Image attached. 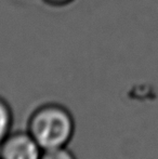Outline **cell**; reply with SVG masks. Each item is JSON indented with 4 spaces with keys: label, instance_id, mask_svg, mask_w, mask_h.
Masks as SVG:
<instances>
[{
    "label": "cell",
    "instance_id": "obj_1",
    "mask_svg": "<svg viewBox=\"0 0 158 159\" xmlns=\"http://www.w3.org/2000/svg\"><path fill=\"white\" fill-rule=\"evenodd\" d=\"M75 132V121L70 111L59 104H46L32 114L28 133L42 151L64 147Z\"/></svg>",
    "mask_w": 158,
    "mask_h": 159
},
{
    "label": "cell",
    "instance_id": "obj_2",
    "mask_svg": "<svg viewBox=\"0 0 158 159\" xmlns=\"http://www.w3.org/2000/svg\"><path fill=\"white\" fill-rule=\"evenodd\" d=\"M42 148L27 132L9 134L0 143V159H40Z\"/></svg>",
    "mask_w": 158,
    "mask_h": 159
},
{
    "label": "cell",
    "instance_id": "obj_3",
    "mask_svg": "<svg viewBox=\"0 0 158 159\" xmlns=\"http://www.w3.org/2000/svg\"><path fill=\"white\" fill-rule=\"evenodd\" d=\"M12 125V111L8 103L0 98V143L9 135Z\"/></svg>",
    "mask_w": 158,
    "mask_h": 159
},
{
    "label": "cell",
    "instance_id": "obj_4",
    "mask_svg": "<svg viewBox=\"0 0 158 159\" xmlns=\"http://www.w3.org/2000/svg\"><path fill=\"white\" fill-rule=\"evenodd\" d=\"M40 159H76V157L70 149L66 148V146H64L43 151Z\"/></svg>",
    "mask_w": 158,
    "mask_h": 159
},
{
    "label": "cell",
    "instance_id": "obj_5",
    "mask_svg": "<svg viewBox=\"0 0 158 159\" xmlns=\"http://www.w3.org/2000/svg\"><path fill=\"white\" fill-rule=\"evenodd\" d=\"M51 1H62V0H51Z\"/></svg>",
    "mask_w": 158,
    "mask_h": 159
}]
</instances>
